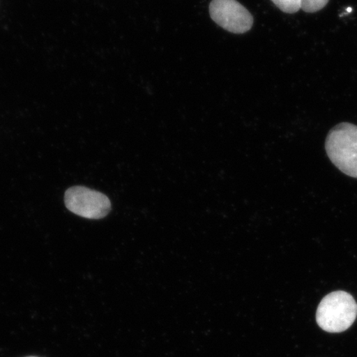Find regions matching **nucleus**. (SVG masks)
<instances>
[{
  "label": "nucleus",
  "instance_id": "1",
  "mask_svg": "<svg viewBox=\"0 0 357 357\" xmlns=\"http://www.w3.org/2000/svg\"><path fill=\"white\" fill-rule=\"evenodd\" d=\"M357 303L349 293L338 290L326 296L316 312L317 324L325 332L339 333L354 324Z\"/></svg>",
  "mask_w": 357,
  "mask_h": 357
},
{
  "label": "nucleus",
  "instance_id": "2",
  "mask_svg": "<svg viewBox=\"0 0 357 357\" xmlns=\"http://www.w3.org/2000/svg\"><path fill=\"white\" fill-rule=\"evenodd\" d=\"M325 149L331 162L345 175L357 178V126L342 123L329 132Z\"/></svg>",
  "mask_w": 357,
  "mask_h": 357
},
{
  "label": "nucleus",
  "instance_id": "3",
  "mask_svg": "<svg viewBox=\"0 0 357 357\" xmlns=\"http://www.w3.org/2000/svg\"><path fill=\"white\" fill-rule=\"evenodd\" d=\"M65 204L70 211L89 220H100L111 211L110 200L106 195L83 186L67 190Z\"/></svg>",
  "mask_w": 357,
  "mask_h": 357
},
{
  "label": "nucleus",
  "instance_id": "4",
  "mask_svg": "<svg viewBox=\"0 0 357 357\" xmlns=\"http://www.w3.org/2000/svg\"><path fill=\"white\" fill-rule=\"evenodd\" d=\"M209 12L217 24L231 33H247L253 25L251 13L236 0H213Z\"/></svg>",
  "mask_w": 357,
  "mask_h": 357
},
{
  "label": "nucleus",
  "instance_id": "5",
  "mask_svg": "<svg viewBox=\"0 0 357 357\" xmlns=\"http://www.w3.org/2000/svg\"><path fill=\"white\" fill-rule=\"evenodd\" d=\"M276 7L287 13H296L301 10L302 0H271Z\"/></svg>",
  "mask_w": 357,
  "mask_h": 357
},
{
  "label": "nucleus",
  "instance_id": "6",
  "mask_svg": "<svg viewBox=\"0 0 357 357\" xmlns=\"http://www.w3.org/2000/svg\"><path fill=\"white\" fill-rule=\"evenodd\" d=\"M329 0H302L301 10L305 13H316L323 10Z\"/></svg>",
  "mask_w": 357,
  "mask_h": 357
},
{
  "label": "nucleus",
  "instance_id": "7",
  "mask_svg": "<svg viewBox=\"0 0 357 357\" xmlns=\"http://www.w3.org/2000/svg\"><path fill=\"white\" fill-rule=\"evenodd\" d=\"M30 357H33V356H30Z\"/></svg>",
  "mask_w": 357,
  "mask_h": 357
}]
</instances>
